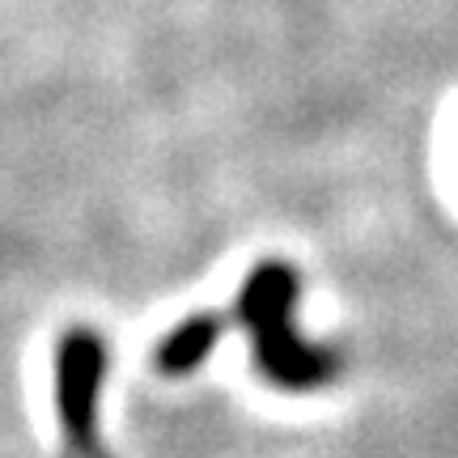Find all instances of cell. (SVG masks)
<instances>
[{"label":"cell","instance_id":"obj_1","mask_svg":"<svg viewBox=\"0 0 458 458\" xmlns=\"http://www.w3.org/2000/svg\"><path fill=\"white\" fill-rule=\"evenodd\" d=\"M297 297V276L280 263H263L255 276L246 280V289L233 301V314L242 318L250 335H255V357H259L263 374L276 377L280 386H318L335 374V357L323 348H310L297 340L289 327V306Z\"/></svg>","mask_w":458,"mask_h":458},{"label":"cell","instance_id":"obj_2","mask_svg":"<svg viewBox=\"0 0 458 458\" xmlns=\"http://www.w3.org/2000/svg\"><path fill=\"white\" fill-rule=\"evenodd\" d=\"M216 335H221V318H216V314H196V318H187L174 335H165L162 340V348H157V365L170 369V374L196 369L199 360L213 352Z\"/></svg>","mask_w":458,"mask_h":458}]
</instances>
